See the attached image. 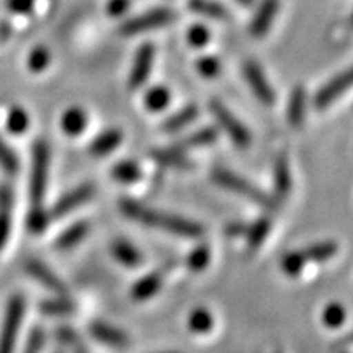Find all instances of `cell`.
Segmentation results:
<instances>
[{"label": "cell", "instance_id": "obj_1", "mask_svg": "<svg viewBox=\"0 0 353 353\" xmlns=\"http://www.w3.org/2000/svg\"><path fill=\"white\" fill-rule=\"evenodd\" d=\"M120 210L126 218L136 221V223L143 224V226L161 229V231L170 232L179 237L198 239L205 232L201 224L195 223V221L176 214L162 213V211L149 208V206L136 200H131V198H123L120 201Z\"/></svg>", "mask_w": 353, "mask_h": 353}, {"label": "cell", "instance_id": "obj_2", "mask_svg": "<svg viewBox=\"0 0 353 353\" xmlns=\"http://www.w3.org/2000/svg\"><path fill=\"white\" fill-rule=\"evenodd\" d=\"M48 169H50V148L46 141L39 139L33 148L32 176H30V196H32V208L43 206L44 193L48 185Z\"/></svg>", "mask_w": 353, "mask_h": 353}, {"label": "cell", "instance_id": "obj_3", "mask_svg": "<svg viewBox=\"0 0 353 353\" xmlns=\"http://www.w3.org/2000/svg\"><path fill=\"white\" fill-rule=\"evenodd\" d=\"M214 183L219 185V187L226 188L228 192L237 193V195L247 198V200L257 203V205L262 206H272L273 205V198L268 196L267 193L262 192L259 187H255L252 182L249 180L242 179V176L232 174L231 170L228 169H214L213 174Z\"/></svg>", "mask_w": 353, "mask_h": 353}, {"label": "cell", "instance_id": "obj_4", "mask_svg": "<svg viewBox=\"0 0 353 353\" xmlns=\"http://www.w3.org/2000/svg\"><path fill=\"white\" fill-rule=\"evenodd\" d=\"M25 314V299L17 294L8 301L2 332H0V353H13Z\"/></svg>", "mask_w": 353, "mask_h": 353}, {"label": "cell", "instance_id": "obj_5", "mask_svg": "<svg viewBox=\"0 0 353 353\" xmlns=\"http://www.w3.org/2000/svg\"><path fill=\"white\" fill-rule=\"evenodd\" d=\"M174 19L175 12L170 10V8H154V10L141 13V15L134 17V19L125 21V23L120 26V33L125 34V37H134V34L148 33L152 32V30L162 28V26L169 25Z\"/></svg>", "mask_w": 353, "mask_h": 353}, {"label": "cell", "instance_id": "obj_6", "mask_svg": "<svg viewBox=\"0 0 353 353\" xmlns=\"http://www.w3.org/2000/svg\"><path fill=\"white\" fill-rule=\"evenodd\" d=\"M211 113L218 121V125L223 128L224 132L231 138L234 143H236L239 148H247L252 141V136H250V131L244 126V123H241L234 117V113L229 110L223 101L213 100L211 101Z\"/></svg>", "mask_w": 353, "mask_h": 353}, {"label": "cell", "instance_id": "obj_7", "mask_svg": "<svg viewBox=\"0 0 353 353\" xmlns=\"http://www.w3.org/2000/svg\"><path fill=\"white\" fill-rule=\"evenodd\" d=\"M244 77L247 83H249V87L252 88L254 95L257 97L263 105L270 107V105L275 103L276 100L275 90H273L270 82H268L267 77H265L262 68H260L257 63L249 61V63L244 64Z\"/></svg>", "mask_w": 353, "mask_h": 353}, {"label": "cell", "instance_id": "obj_8", "mask_svg": "<svg viewBox=\"0 0 353 353\" xmlns=\"http://www.w3.org/2000/svg\"><path fill=\"white\" fill-rule=\"evenodd\" d=\"M95 195V187L92 183H82L79 187L72 188L70 192L65 193L64 196H61L56 201V205L52 206V216L54 218H63V216L72 213L74 210H77L79 206L85 205L87 201H90Z\"/></svg>", "mask_w": 353, "mask_h": 353}, {"label": "cell", "instance_id": "obj_9", "mask_svg": "<svg viewBox=\"0 0 353 353\" xmlns=\"http://www.w3.org/2000/svg\"><path fill=\"white\" fill-rule=\"evenodd\" d=\"M154 56H156V50H154L151 43H144L143 46H139L134 57V64H132L130 72V79H128V83H130L131 88L136 90V88H141L148 82L149 74L152 70Z\"/></svg>", "mask_w": 353, "mask_h": 353}, {"label": "cell", "instance_id": "obj_10", "mask_svg": "<svg viewBox=\"0 0 353 353\" xmlns=\"http://www.w3.org/2000/svg\"><path fill=\"white\" fill-rule=\"evenodd\" d=\"M350 85H352V70L348 69L345 72L335 76L332 81H329L325 85H322L319 88V92H317L314 97L316 108L319 110L327 108L332 101H335L339 97L345 94L348 88H350Z\"/></svg>", "mask_w": 353, "mask_h": 353}, {"label": "cell", "instance_id": "obj_11", "mask_svg": "<svg viewBox=\"0 0 353 353\" xmlns=\"http://www.w3.org/2000/svg\"><path fill=\"white\" fill-rule=\"evenodd\" d=\"M26 272H28L30 276L34 278L39 285H43L44 288L52 291V293L56 294L68 293V288H65L63 280H61V278L57 276L50 267H48V265H44L41 260H34V259L28 260V263H26Z\"/></svg>", "mask_w": 353, "mask_h": 353}, {"label": "cell", "instance_id": "obj_12", "mask_svg": "<svg viewBox=\"0 0 353 353\" xmlns=\"http://www.w3.org/2000/svg\"><path fill=\"white\" fill-rule=\"evenodd\" d=\"M278 8H280V0H262L252 21H250V34L252 37L260 38L268 33L278 13Z\"/></svg>", "mask_w": 353, "mask_h": 353}, {"label": "cell", "instance_id": "obj_13", "mask_svg": "<svg viewBox=\"0 0 353 353\" xmlns=\"http://www.w3.org/2000/svg\"><path fill=\"white\" fill-rule=\"evenodd\" d=\"M90 334L95 341H99L103 345L113 347V348H123L130 343V339L128 335L123 332L121 329L114 327L112 324H107V322L95 321L90 324Z\"/></svg>", "mask_w": 353, "mask_h": 353}, {"label": "cell", "instance_id": "obj_14", "mask_svg": "<svg viewBox=\"0 0 353 353\" xmlns=\"http://www.w3.org/2000/svg\"><path fill=\"white\" fill-rule=\"evenodd\" d=\"M306 108H307V97L306 90L303 87H294L291 92L290 100H288V121L293 128L303 126L304 117H306Z\"/></svg>", "mask_w": 353, "mask_h": 353}, {"label": "cell", "instance_id": "obj_15", "mask_svg": "<svg viewBox=\"0 0 353 353\" xmlns=\"http://www.w3.org/2000/svg\"><path fill=\"white\" fill-rule=\"evenodd\" d=\"M200 117V110L196 105H187L179 112L170 114L169 118H165V121L162 123V131L164 132H176L188 125H192L196 118Z\"/></svg>", "mask_w": 353, "mask_h": 353}, {"label": "cell", "instance_id": "obj_16", "mask_svg": "<svg viewBox=\"0 0 353 353\" xmlns=\"http://www.w3.org/2000/svg\"><path fill=\"white\" fill-rule=\"evenodd\" d=\"M188 8L196 15L206 17L211 20H229L231 13L223 3L216 0H188Z\"/></svg>", "mask_w": 353, "mask_h": 353}, {"label": "cell", "instance_id": "obj_17", "mask_svg": "<svg viewBox=\"0 0 353 353\" xmlns=\"http://www.w3.org/2000/svg\"><path fill=\"white\" fill-rule=\"evenodd\" d=\"M218 139V130L216 128H201L192 134H188L187 138L179 141L174 148L179 149V151H188V149H198V148H206V145H211L214 141Z\"/></svg>", "mask_w": 353, "mask_h": 353}, {"label": "cell", "instance_id": "obj_18", "mask_svg": "<svg viewBox=\"0 0 353 353\" xmlns=\"http://www.w3.org/2000/svg\"><path fill=\"white\" fill-rule=\"evenodd\" d=\"M273 182H275V193L278 198H285L290 195L293 180H291L290 162L285 156L278 157L275 165H273Z\"/></svg>", "mask_w": 353, "mask_h": 353}, {"label": "cell", "instance_id": "obj_19", "mask_svg": "<svg viewBox=\"0 0 353 353\" xmlns=\"http://www.w3.org/2000/svg\"><path fill=\"white\" fill-rule=\"evenodd\" d=\"M112 254L113 257L117 259L121 265H125V267L134 268L143 263V255H141L139 250L136 249L131 242H128L125 239H118L113 242Z\"/></svg>", "mask_w": 353, "mask_h": 353}, {"label": "cell", "instance_id": "obj_20", "mask_svg": "<svg viewBox=\"0 0 353 353\" xmlns=\"http://www.w3.org/2000/svg\"><path fill=\"white\" fill-rule=\"evenodd\" d=\"M123 141V132L120 130H107L92 141L90 152L94 156H105V154L113 152L114 149L120 148Z\"/></svg>", "mask_w": 353, "mask_h": 353}, {"label": "cell", "instance_id": "obj_21", "mask_svg": "<svg viewBox=\"0 0 353 353\" xmlns=\"http://www.w3.org/2000/svg\"><path fill=\"white\" fill-rule=\"evenodd\" d=\"M162 286V276L159 273H149L138 280L132 286L131 296L136 299V301H145V299L152 298L154 294L159 293Z\"/></svg>", "mask_w": 353, "mask_h": 353}, {"label": "cell", "instance_id": "obj_22", "mask_svg": "<svg viewBox=\"0 0 353 353\" xmlns=\"http://www.w3.org/2000/svg\"><path fill=\"white\" fill-rule=\"evenodd\" d=\"M87 126V114L82 108H69L65 110L63 118H61V128H63L64 134L68 136H79L82 134Z\"/></svg>", "mask_w": 353, "mask_h": 353}, {"label": "cell", "instance_id": "obj_23", "mask_svg": "<svg viewBox=\"0 0 353 353\" xmlns=\"http://www.w3.org/2000/svg\"><path fill=\"white\" fill-rule=\"evenodd\" d=\"M88 234V224L85 221H81V223L72 224V226L65 229V231L61 234L59 237L56 239V247L61 250H69L72 247H76L77 244L85 239Z\"/></svg>", "mask_w": 353, "mask_h": 353}, {"label": "cell", "instance_id": "obj_24", "mask_svg": "<svg viewBox=\"0 0 353 353\" xmlns=\"http://www.w3.org/2000/svg\"><path fill=\"white\" fill-rule=\"evenodd\" d=\"M151 156L157 164L164 167H174V169H188L192 167L190 161L183 156V151H179V149H156V151L151 152Z\"/></svg>", "mask_w": 353, "mask_h": 353}, {"label": "cell", "instance_id": "obj_25", "mask_svg": "<svg viewBox=\"0 0 353 353\" xmlns=\"http://www.w3.org/2000/svg\"><path fill=\"white\" fill-rule=\"evenodd\" d=\"M339 245L334 241H322L317 244H312L301 250L306 262H324V260L332 259L337 254Z\"/></svg>", "mask_w": 353, "mask_h": 353}, {"label": "cell", "instance_id": "obj_26", "mask_svg": "<svg viewBox=\"0 0 353 353\" xmlns=\"http://www.w3.org/2000/svg\"><path fill=\"white\" fill-rule=\"evenodd\" d=\"M270 221L267 218H260L255 221V223L247 229L245 237H247V245H249L250 250H257L260 245L263 244L265 239H267L268 232H270Z\"/></svg>", "mask_w": 353, "mask_h": 353}, {"label": "cell", "instance_id": "obj_27", "mask_svg": "<svg viewBox=\"0 0 353 353\" xmlns=\"http://www.w3.org/2000/svg\"><path fill=\"white\" fill-rule=\"evenodd\" d=\"M74 309H76V306H74V303L69 298H65V294H57V298L48 299V301L41 304V311L46 316H70Z\"/></svg>", "mask_w": 353, "mask_h": 353}, {"label": "cell", "instance_id": "obj_28", "mask_svg": "<svg viewBox=\"0 0 353 353\" xmlns=\"http://www.w3.org/2000/svg\"><path fill=\"white\" fill-rule=\"evenodd\" d=\"M213 327V316L208 309L196 307L188 316V329L195 334H206Z\"/></svg>", "mask_w": 353, "mask_h": 353}, {"label": "cell", "instance_id": "obj_29", "mask_svg": "<svg viewBox=\"0 0 353 353\" xmlns=\"http://www.w3.org/2000/svg\"><path fill=\"white\" fill-rule=\"evenodd\" d=\"M112 176L121 183H134L141 179V169L136 162L123 161L113 165Z\"/></svg>", "mask_w": 353, "mask_h": 353}, {"label": "cell", "instance_id": "obj_30", "mask_svg": "<svg viewBox=\"0 0 353 353\" xmlns=\"http://www.w3.org/2000/svg\"><path fill=\"white\" fill-rule=\"evenodd\" d=\"M169 101H170L169 88L162 85L149 88L148 94L144 97L145 107H148V110H151V112H162V110L167 108Z\"/></svg>", "mask_w": 353, "mask_h": 353}, {"label": "cell", "instance_id": "obj_31", "mask_svg": "<svg viewBox=\"0 0 353 353\" xmlns=\"http://www.w3.org/2000/svg\"><path fill=\"white\" fill-rule=\"evenodd\" d=\"M28 126H30V117L23 108L13 107L10 112H8L7 130L10 131L12 134H23V132L28 130Z\"/></svg>", "mask_w": 353, "mask_h": 353}, {"label": "cell", "instance_id": "obj_32", "mask_svg": "<svg viewBox=\"0 0 353 353\" xmlns=\"http://www.w3.org/2000/svg\"><path fill=\"white\" fill-rule=\"evenodd\" d=\"M56 337L61 345L65 347L72 353H87V348L81 341V337H79L70 327H59L56 332Z\"/></svg>", "mask_w": 353, "mask_h": 353}, {"label": "cell", "instance_id": "obj_33", "mask_svg": "<svg viewBox=\"0 0 353 353\" xmlns=\"http://www.w3.org/2000/svg\"><path fill=\"white\" fill-rule=\"evenodd\" d=\"M347 312L345 307L339 303H332L329 306H325L324 312H322V322L330 329H337L345 322Z\"/></svg>", "mask_w": 353, "mask_h": 353}, {"label": "cell", "instance_id": "obj_34", "mask_svg": "<svg viewBox=\"0 0 353 353\" xmlns=\"http://www.w3.org/2000/svg\"><path fill=\"white\" fill-rule=\"evenodd\" d=\"M306 259L301 250H294V252L286 254L281 259V270H283L288 276H298L303 272L304 265H306Z\"/></svg>", "mask_w": 353, "mask_h": 353}, {"label": "cell", "instance_id": "obj_35", "mask_svg": "<svg viewBox=\"0 0 353 353\" xmlns=\"http://www.w3.org/2000/svg\"><path fill=\"white\" fill-rule=\"evenodd\" d=\"M211 259V252L206 245H198L196 249H193L192 252L188 254L187 259V265L190 267V270L193 272H201L208 267Z\"/></svg>", "mask_w": 353, "mask_h": 353}, {"label": "cell", "instance_id": "obj_36", "mask_svg": "<svg viewBox=\"0 0 353 353\" xmlns=\"http://www.w3.org/2000/svg\"><path fill=\"white\" fill-rule=\"evenodd\" d=\"M19 157L17 154L8 148V144L0 136V167L7 172V174H17L19 172Z\"/></svg>", "mask_w": 353, "mask_h": 353}, {"label": "cell", "instance_id": "obj_37", "mask_svg": "<svg viewBox=\"0 0 353 353\" xmlns=\"http://www.w3.org/2000/svg\"><path fill=\"white\" fill-rule=\"evenodd\" d=\"M50 64V51L44 46H37L28 56V68L32 72H43Z\"/></svg>", "mask_w": 353, "mask_h": 353}, {"label": "cell", "instance_id": "obj_38", "mask_svg": "<svg viewBox=\"0 0 353 353\" xmlns=\"http://www.w3.org/2000/svg\"><path fill=\"white\" fill-rule=\"evenodd\" d=\"M187 39L190 43V46L193 48H203L210 43L211 39V33L210 30L206 28L205 25H192L190 30L187 32Z\"/></svg>", "mask_w": 353, "mask_h": 353}, {"label": "cell", "instance_id": "obj_39", "mask_svg": "<svg viewBox=\"0 0 353 353\" xmlns=\"http://www.w3.org/2000/svg\"><path fill=\"white\" fill-rule=\"evenodd\" d=\"M48 221H50V216H48L46 211H44L43 206L39 208H32L28 214V229L34 234L43 232L48 226Z\"/></svg>", "mask_w": 353, "mask_h": 353}, {"label": "cell", "instance_id": "obj_40", "mask_svg": "<svg viewBox=\"0 0 353 353\" xmlns=\"http://www.w3.org/2000/svg\"><path fill=\"white\" fill-rule=\"evenodd\" d=\"M196 69H198V72H200L203 77L213 79V77H216L219 74L221 64H219L218 57H214V56H203L201 59H198Z\"/></svg>", "mask_w": 353, "mask_h": 353}, {"label": "cell", "instance_id": "obj_41", "mask_svg": "<svg viewBox=\"0 0 353 353\" xmlns=\"http://www.w3.org/2000/svg\"><path fill=\"white\" fill-rule=\"evenodd\" d=\"M12 208L10 206H0V252H2L3 245L7 244L8 236H10L12 226Z\"/></svg>", "mask_w": 353, "mask_h": 353}, {"label": "cell", "instance_id": "obj_42", "mask_svg": "<svg viewBox=\"0 0 353 353\" xmlns=\"http://www.w3.org/2000/svg\"><path fill=\"white\" fill-rule=\"evenodd\" d=\"M44 342H46V334L41 327H34L32 332H30L28 342L25 345L23 353H41L44 348Z\"/></svg>", "mask_w": 353, "mask_h": 353}, {"label": "cell", "instance_id": "obj_43", "mask_svg": "<svg viewBox=\"0 0 353 353\" xmlns=\"http://www.w3.org/2000/svg\"><path fill=\"white\" fill-rule=\"evenodd\" d=\"M34 2L37 0H7V7L13 13L25 15V13H30L33 10Z\"/></svg>", "mask_w": 353, "mask_h": 353}, {"label": "cell", "instance_id": "obj_44", "mask_svg": "<svg viewBox=\"0 0 353 353\" xmlns=\"http://www.w3.org/2000/svg\"><path fill=\"white\" fill-rule=\"evenodd\" d=\"M131 6V0H110L107 10L112 17H121L128 12Z\"/></svg>", "mask_w": 353, "mask_h": 353}, {"label": "cell", "instance_id": "obj_45", "mask_svg": "<svg viewBox=\"0 0 353 353\" xmlns=\"http://www.w3.org/2000/svg\"><path fill=\"white\" fill-rule=\"evenodd\" d=\"M241 231H244V226H242V224L232 223L231 226H228V234H229V236H237V234H239Z\"/></svg>", "mask_w": 353, "mask_h": 353}, {"label": "cell", "instance_id": "obj_46", "mask_svg": "<svg viewBox=\"0 0 353 353\" xmlns=\"http://www.w3.org/2000/svg\"><path fill=\"white\" fill-rule=\"evenodd\" d=\"M237 3H239V6H242V7H250L254 3V0H236Z\"/></svg>", "mask_w": 353, "mask_h": 353}, {"label": "cell", "instance_id": "obj_47", "mask_svg": "<svg viewBox=\"0 0 353 353\" xmlns=\"http://www.w3.org/2000/svg\"><path fill=\"white\" fill-rule=\"evenodd\" d=\"M170 353H175V352H170Z\"/></svg>", "mask_w": 353, "mask_h": 353}]
</instances>
